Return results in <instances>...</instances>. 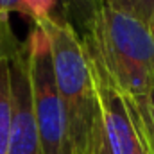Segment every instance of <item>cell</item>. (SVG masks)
Returning <instances> with one entry per match:
<instances>
[{"mask_svg": "<svg viewBox=\"0 0 154 154\" xmlns=\"http://www.w3.org/2000/svg\"><path fill=\"white\" fill-rule=\"evenodd\" d=\"M133 99V97H131ZM140 106H142V109H143V113L147 115L149 118V122H151V125H152L154 129V90L147 95V97H138V99H134Z\"/></svg>", "mask_w": 154, "mask_h": 154, "instance_id": "cell-10", "label": "cell"}, {"mask_svg": "<svg viewBox=\"0 0 154 154\" xmlns=\"http://www.w3.org/2000/svg\"><path fill=\"white\" fill-rule=\"evenodd\" d=\"M57 4L59 0H16V13L31 18L32 23H38L54 16Z\"/></svg>", "mask_w": 154, "mask_h": 154, "instance_id": "cell-7", "label": "cell"}, {"mask_svg": "<svg viewBox=\"0 0 154 154\" xmlns=\"http://www.w3.org/2000/svg\"><path fill=\"white\" fill-rule=\"evenodd\" d=\"M124 100H125V106H127V111L131 115V120H133V125L143 143V149H145V154H154V129L149 122L147 115L143 113L142 106L131 99V97H125L124 95Z\"/></svg>", "mask_w": 154, "mask_h": 154, "instance_id": "cell-6", "label": "cell"}, {"mask_svg": "<svg viewBox=\"0 0 154 154\" xmlns=\"http://www.w3.org/2000/svg\"><path fill=\"white\" fill-rule=\"evenodd\" d=\"M11 129H13V84H11L9 56H5L0 59V154H7Z\"/></svg>", "mask_w": 154, "mask_h": 154, "instance_id": "cell-5", "label": "cell"}, {"mask_svg": "<svg viewBox=\"0 0 154 154\" xmlns=\"http://www.w3.org/2000/svg\"><path fill=\"white\" fill-rule=\"evenodd\" d=\"M11 13H16V0H0V22H9Z\"/></svg>", "mask_w": 154, "mask_h": 154, "instance_id": "cell-11", "label": "cell"}, {"mask_svg": "<svg viewBox=\"0 0 154 154\" xmlns=\"http://www.w3.org/2000/svg\"><path fill=\"white\" fill-rule=\"evenodd\" d=\"M108 5H111L116 11H122L145 25L154 14V0H104Z\"/></svg>", "mask_w": 154, "mask_h": 154, "instance_id": "cell-8", "label": "cell"}, {"mask_svg": "<svg viewBox=\"0 0 154 154\" xmlns=\"http://www.w3.org/2000/svg\"><path fill=\"white\" fill-rule=\"evenodd\" d=\"M9 63L13 84V129L7 154H41L25 41H18L11 50Z\"/></svg>", "mask_w": 154, "mask_h": 154, "instance_id": "cell-4", "label": "cell"}, {"mask_svg": "<svg viewBox=\"0 0 154 154\" xmlns=\"http://www.w3.org/2000/svg\"><path fill=\"white\" fill-rule=\"evenodd\" d=\"M50 43L57 97L74 154H90L97 120V91L88 54L74 25L57 16L38 22Z\"/></svg>", "mask_w": 154, "mask_h": 154, "instance_id": "cell-2", "label": "cell"}, {"mask_svg": "<svg viewBox=\"0 0 154 154\" xmlns=\"http://www.w3.org/2000/svg\"><path fill=\"white\" fill-rule=\"evenodd\" d=\"M82 43L122 95L138 99L154 90V38L143 22L100 0L90 13Z\"/></svg>", "mask_w": 154, "mask_h": 154, "instance_id": "cell-1", "label": "cell"}, {"mask_svg": "<svg viewBox=\"0 0 154 154\" xmlns=\"http://www.w3.org/2000/svg\"><path fill=\"white\" fill-rule=\"evenodd\" d=\"M16 43H18V39L13 36L9 22H0V59L9 56L11 50L16 47Z\"/></svg>", "mask_w": 154, "mask_h": 154, "instance_id": "cell-9", "label": "cell"}, {"mask_svg": "<svg viewBox=\"0 0 154 154\" xmlns=\"http://www.w3.org/2000/svg\"><path fill=\"white\" fill-rule=\"evenodd\" d=\"M25 48L41 154H74L54 81L50 43L38 23L25 39Z\"/></svg>", "mask_w": 154, "mask_h": 154, "instance_id": "cell-3", "label": "cell"}, {"mask_svg": "<svg viewBox=\"0 0 154 154\" xmlns=\"http://www.w3.org/2000/svg\"><path fill=\"white\" fill-rule=\"evenodd\" d=\"M147 25H149V31L152 32V38H154V14H152V18L149 20V23H147Z\"/></svg>", "mask_w": 154, "mask_h": 154, "instance_id": "cell-12", "label": "cell"}]
</instances>
